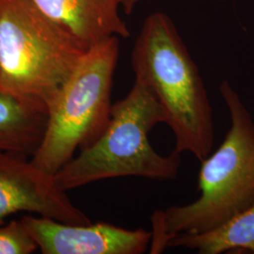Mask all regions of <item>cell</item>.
Segmentation results:
<instances>
[{
    "label": "cell",
    "instance_id": "9c48e42d",
    "mask_svg": "<svg viewBox=\"0 0 254 254\" xmlns=\"http://www.w3.org/2000/svg\"><path fill=\"white\" fill-rule=\"evenodd\" d=\"M47 109L0 91V150L32 156L42 142Z\"/></svg>",
    "mask_w": 254,
    "mask_h": 254
},
{
    "label": "cell",
    "instance_id": "ba28073f",
    "mask_svg": "<svg viewBox=\"0 0 254 254\" xmlns=\"http://www.w3.org/2000/svg\"><path fill=\"white\" fill-rule=\"evenodd\" d=\"M46 18L88 47L130 31L120 15V0H27Z\"/></svg>",
    "mask_w": 254,
    "mask_h": 254
},
{
    "label": "cell",
    "instance_id": "277c9868",
    "mask_svg": "<svg viewBox=\"0 0 254 254\" xmlns=\"http://www.w3.org/2000/svg\"><path fill=\"white\" fill-rule=\"evenodd\" d=\"M89 48L27 0H0V91L48 111Z\"/></svg>",
    "mask_w": 254,
    "mask_h": 254
},
{
    "label": "cell",
    "instance_id": "7c38bea8",
    "mask_svg": "<svg viewBox=\"0 0 254 254\" xmlns=\"http://www.w3.org/2000/svg\"><path fill=\"white\" fill-rule=\"evenodd\" d=\"M139 0H120L122 9H124L127 14L131 13V11L136 7Z\"/></svg>",
    "mask_w": 254,
    "mask_h": 254
},
{
    "label": "cell",
    "instance_id": "30bf717a",
    "mask_svg": "<svg viewBox=\"0 0 254 254\" xmlns=\"http://www.w3.org/2000/svg\"><path fill=\"white\" fill-rule=\"evenodd\" d=\"M167 248H183L199 254H221L232 251L254 254V204L214 230L175 236L168 242Z\"/></svg>",
    "mask_w": 254,
    "mask_h": 254
},
{
    "label": "cell",
    "instance_id": "3957f363",
    "mask_svg": "<svg viewBox=\"0 0 254 254\" xmlns=\"http://www.w3.org/2000/svg\"><path fill=\"white\" fill-rule=\"evenodd\" d=\"M166 119L162 108L143 84L135 80L127 96L112 105L100 137L55 174L65 191L110 178L136 176L167 181L177 177L181 154L157 153L149 134Z\"/></svg>",
    "mask_w": 254,
    "mask_h": 254
},
{
    "label": "cell",
    "instance_id": "5b68a950",
    "mask_svg": "<svg viewBox=\"0 0 254 254\" xmlns=\"http://www.w3.org/2000/svg\"><path fill=\"white\" fill-rule=\"evenodd\" d=\"M119 37L91 46L48 108L46 132L33 164L55 175L76 150L95 142L109 125L111 90L119 58Z\"/></svg>",
    "mask_w": 254,
    "mask_h": 254
},
{
    "label": "cell",
    "instance_id": "8992f818",
    "mask_svg": "<svg viewBox=\"0 0 254 254\" xmlns=\"http://www.w3.org/2000/svg\"><path fill=\"white\" fill-rule=\"evenodd\" d=\"M25 154L0 150V226L19 212L73 224H91V219L75 206L55 180Z\"/></svg>",
    "mask_w": 254,
    "mask_h": 254
},
{
    "label": "cell",
    "instance_id": "6da1fadb",
    "mask_svg": "<svg viewBox=\"0 0 254 254\" xmlns=\"http://www.w3.org/2000/svg\"><path fill=\"white\" fill-rule=\"evenodd\" d=\"M231 127L218 149L200 162V197L152 215L151 254H160L175 236L206 233L254 204V120L227 80L219 85Z\"/></svg>",
    "mask_w": 254,
    "mask_h": 254
},
{
    "label": "cell",
    "instance_id": "8fae6325",
    "mask_svg": "<svg viewBox=\"0 0 254 254\" xmlns=\"http://www.w3.org/2000/svg\"><path fill=\"white\" fill-rule=\"evenodd\" d=\"M37 249L35 239L21 219L0 226V254H30Z\"/></svg>",
    "mask_w": 254,
    "mask_h": 254
},
{
    "label": "cell",
    "instance_id": "7a4b0ae2",
    "mask_svg": "<svg viewBox=\"0 0 254 254\" xmlns=\"http://www.w3.org/2000/svg\"><path fill=\"white\" fill-rule=\"evenodd\" d=\"M135 80L143 84L163 110L177 154L201 162L215 140L213 109L199 68L171 18L154 12L146 18L131 55Z\"/></svg>",
    "mask_w": 254,
    "mask_h": 254
},
{
    "label": "cell",
    "instance_id": "52a82bcc",
    "mask_svg": "<svg viewBox=\"0 0 254 254\" xmlns=\"http://www.w3.org/2000/svg\"><path fill=\"white\" fill-rule=\"evenodd\" d=\"M21 220L44 254H142L152 242V232L144 229L106 222L73 225L27 215Z\"/></svg>",
    "mask_w": 254,
    "mask_h": 254
}]
</instances>
